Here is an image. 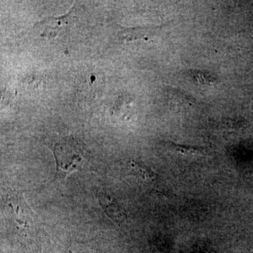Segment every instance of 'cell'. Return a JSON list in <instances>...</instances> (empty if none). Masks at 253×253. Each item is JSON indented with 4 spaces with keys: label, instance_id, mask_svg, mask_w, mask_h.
Masks as SVG:
<instances>
[{
    "label": "cell",
    "instance_id": "cell-1",
    "mask_svg": "<svg viewBox=\"0 0 253 253\" xmlns=\"http://www.w3.org/2000/svg\"><path fill=\"white\" fill-rule=\"evenodd\" d=\"M56 162V175L59 179L82 170L85 164V154L81 143L75 139L67 137L60 140L53 146Z\"/></svg>",
    "mask_w": 253,
    "mask_h": 253
},
{
    "label": "cell",
    "instance_id": "cell-2",
    "mask_svg": "<svg viewBox=\"0 0 253 253\" xmlns=\"http://www.w3.org/2000/svg\"><path fill=\"white\" fill-rule=\"evenodd\" d=\"M68 15L58 18V19L52 18V19H47L43 23L42 22V25L44 26L42 35L54 37L58 35L61 29L68 24Z\"/></svg>",
    "mask_w": 253,
    "mask_h": 253
},
{
    "label": "cell",
    "instance_id": "cell-3",
    "mask_svg": "<svg viewBox=\"0 0 253 253\" xmlns=\"http://www.w3.org/2000/svg\"><path fill=\"white\" fill-rule=\"evenodd\" d=\"M132 169L136 172L137 175L141 177L143 180L151 182L156 179V173L151 170V168L147 167L140 163L133 162L132 163Z\"/></svg>",
    "mask_w": 253,
    "mask_h": 253
},
{
    "label": "cell",
    "instance_id": "cell-4",
    "mask_svg": "<svg viewBox=\"0 0 253 253\" xmlns=\"http://www.w3.org/2000/svg\"><path fill=\"white\" fill-rule=\"evenodd\" d=\"M156 28L152 29L151 28H137L132 29L130 30H127L125 38L127 40H133L135 39L142 38L147 35H151Z\"/></svg>",
    "mask_w": 253,
    "mask_h": 253
},
{
    "label": "cell",
    "instance_id": "cell-5",
    "mask_svg": "<svg viewBox=\"0 0 253 253\" xmlns=\"http://www.w3.org/2000/svg\"><path fill=\"white\" fill-rule=\"evenodd\" d=\"M171 146L173 149L176 150L179 153L183 154L194 155V154H201L203 153L204 149L201 148H197V147L181 146V145L175 144V143H171Z\"/></svg>",
    "mask_w": 253,
    "mask_h": 253
}]
</instances>
